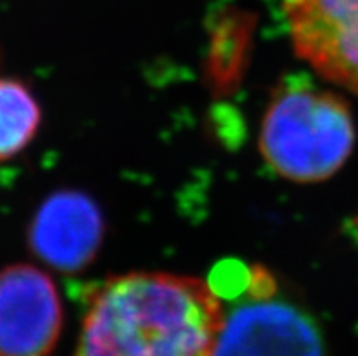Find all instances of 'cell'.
I'll return each mask as SVG.
<instances>
[{
    "instance_id": "obj_1",
    "label": "cell",
    "mask_w": 358,
    "mask_h": 356,
    "mask_svg": "<svg viewBox=\"0 0 358 356\" xmlns=\"http://www.w3.org/2000/svg\"><path fill=\"white\" fill-rule=\"evenodd\" d=\"M222 320V298L204 280L113 276L90 297L73 356H211Z\"/></svg>"
},
{
    "instance_id": "obj_2",
    "label": "cell",
    "mask_w": 358,
    "mask_h": 356,
    "mask_svg": "<svg viewBox=\"0 0 358 356\" xmlns=\"http://www.w3.org/2000/svg\"><path fill=\"white\" fill-rule=\"evenodd\" d=\"M355 122L344 100L289 77L264 115L260 153L273 171L299 184L327 180L350 158Z\"/></svg>"
},
{
    "instance_id": "obj_3",
    "label": "cell",
    "mask_w": 358,
    "mask_h": 356,
    "mask_svg": "<svg viewBox=\"0 0 358 356\" xmlns=\"http://www.w3.org/2000/svg\"><path fill=\"white\" fill-rule=\"evenodd\" d=\"M224 320L211 356H329L315 320L287 300L269 271H220Z\"/></svg>"
},
{
    "instance_id": "obj_4",
    "label": "cell",
    "mask_w": 358,
    "mask_h": 356,
    "mask_svg": "<svg viewBox=\"0 0 358 356\" xmlns=\"http://www.w3.org/2000/svg\"><path fill=\"white\" fill-rule=\"evenodd\" d=\"M282 9L300 59L358 97V0H284Z\"/></svg>"
},
{
    "instance_id": "obj_5",
    "label": "cell",
    "mask_w": 358,
    "mask_h": 356,
    "mask_svg": "<svg viewBox=\"0 0 358 356\" xmlns=\"http://www.w3.org/2000/svg\"><path fill=\"white\" fill-rule=\"evenodd\" d=\"M53 280L27 264L0 271V356H50L62 331Z\"/></svg>"
},
{
    "instance_id": "obj_6",
    "label": "cell",
    "mask_w": 358,
    "mask_h": 356,
    "mask_svg": "<svg viewBox=\"0 0 358 356\" xmlns=\"http://www.w3.org/2000/svg\"><path fill=\"white\" fill-rule=\"evenodd\" d=\"M102 233V215L90 197L59 191L42 204L33 218L29 243L45 264L75 273L95 258Z\"/></svg>"
},
{
    "instance_id": "obj_7",
    "label": "cell",
    "mask_w": 358,
    "mask_h": 356,
    "mask_svg": "<svg viewBox=\"0 0 358 356\" xmlns=\"http://www.w3.org/2000/svg\"><path fill=\"white\" fill-rule=\"evenodd\" d=\"M41 126V108L22 82L0 78V162L26 148Z\"/></svg>"
}]
</instances>
